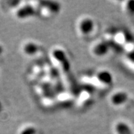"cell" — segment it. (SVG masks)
<instances>
[{"label": "cell", "mask_w": 134, "mask_h": 134, "mask_svg": "<svg viewBox=\"0 0 134 134\" xmlns=\"http://www.w3.org/2000/svg\"><path fill=\"white\" fill-rule=\"evenodd\" d=\"M36 129L34 127H27L20 132L19 134H35Z\"/></svg>", "instance_id": "cell-10"}, {"label": "cell", "mask_w": 134, "mask_h": 134, "mask_svg": "<svg viewBox=\"0 0 134 134\" xmlns=\"http://www.w3.org/2000/svg\"><path fill=\"white\" fill-rule=\"evenodd\" d=\"M23 52L27 55H34L38 51V45L34 42H28L23 46Z\"/></svg>", "instance_id": "cell-7"}, {"label": "cell", "mask_w": 134, "mask_h": 134, "mask_svg": "<svg viewBox=\"0 0 134 134\" xmlns=\"http://www.w3.org/2000/svg\"><path fill=\"white\" fill-rule=\"evenodd\" d=\"M2 52H3V48H2V47L0 45V55L2 54Z\"/></svg>", "instance_id": "cell-11"}, {"label": "cell", "mask_w": 134, "mask_h": 134, "mask_svg": "<svg viewBox=\"0 0 134 134\" xmlns=\"http://www.w3.org/2000/svg\"><path fill=\"white\" fill-rule=\"evenodd\" d=\"M124 10L129 14H134V1H129L125 2Z\"/></svg>", "instance_id": "cell-9"}, {"label": "cell", "mask_w": 134, "mask_h": 134, "mask_svg": "<svg viewBox=\"0 0 134 134\" xmlns=\"http://www.w3.org/2000/svg\"><path fill=\"white\" fill-rule=\"evenodd\" d=\"M109 51V44L103 41H97L91 47L92 54L97 58L104 57L105 55L108 54Z\"/></svg>", "instance_id": "cell-3"}, {"label": "cell", "mask_w": 134, "mask_h": 134, "mask_svg": "<svg viewBox=\"0 0 134 134\" xmlns=\"http://www.w3.org/2000/svg\"><path fill=\"white\" fill-rule=\"evenodd\" d=\"M34 13V7L31 5H25L17 11L16 16L20 19H25L32 16Z\"/></svg>", "instance_id": "cell-8"}, {"label": "cell", "mask_w": 134, "mask_h": 134, "mask_svg": "<svg viewBox=\"0 0 134 134\" xmlns=\"http://www.w3.org/2000/svg\"><path fill=\"white\" fill-rule=\"evenodd\" d=\"M51 55L53 60L57 64H59L62 69L65 71H69L70 68V64L67 59L66 54L62 49H53L51 52Z\"/></svg>", "instance_id": "cell-2"}, {"label": "cell", "mask_w": 134, "mask_h": 134, "mask_svg": "<svg viewBox=\"0 0 134 134\" xmlns=\"http://www.w3.org/2000/svg\"><path fill=\"white\" fill-rule=\"evenodd\" d=\"M115 134H131V130L129 125L123 121H118L114 126Z\"/></svg>", "instance_id": "cell-6"}, {"label": "cell", "mask_w": 134, "mask_h": 134, "mask_svg": "<svg viewBox=\"0 0 134 134\" xmlns=\"http://www.w3.org/2000/svg\"><path fill=\"white\" fill-rule=\"evenodd\" d=\"M96 80L100 85L103 86H109L113 83V76L111 72L107 70H100L97 72L94 75Z\"/></svg>", "instance_id": "cell-5"}, {"label": "cell", "mask_w": 134, "mask_h": 134, "mask_svg": "<svg viewBox=\"0 0 134 134\" xmlns=\"http://www.w3.org/2000/svg\"><path fill=\"white\" fill-rule=\"evenodd\" d=\"M95 21L89 16H82L76 23V30L81 37L86 38L93 34L95 29Z\"/></svg>", "instance_id": "cell-1"}, {"label": "cell", "mask_w": 134, "mask_h": 134, "mask_svg": "<svg viewBox=\"0 0 134 134\" xmlns=\"http://www.w3.org/2000/svg\"><path fill=\"white\" fill-rule=\"evenodd\" d=\"M128 100V94L123 90H116L109 97V102L114 106H120L125 103Z\"/></svg>", "instance_id": "cell-4"}]
</instances>
